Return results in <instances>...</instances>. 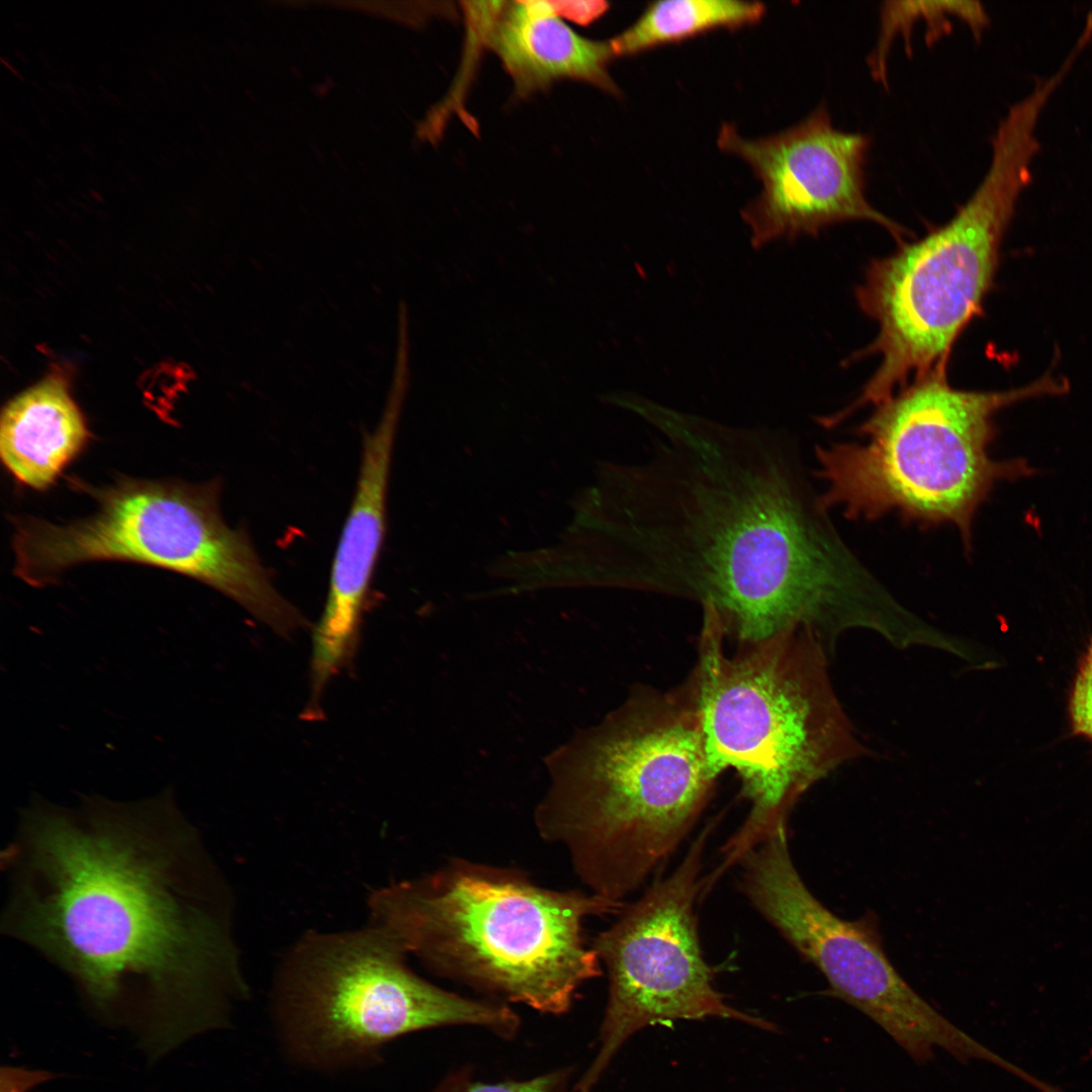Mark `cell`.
Instances as JSON below:
<instances>
[{"instance_id":"obj_10","label":"cell","mask_w":1092,"mask_h":1092,"mask_svg":"<svg viewBox=\"0 0 1092 1092\" xmlns=\"http://www.w3.org/2000/svg\"><path fill=\"white\" fill-rule=\"evenodd\" d=\"M713 826L702 830L672 874L623 905L616 921L595 938L592 947L608 975V999L598 1051L574 1092H593L624 1042L646 1026L721 1017L778 1030L726 1004L701 949L695 906L705 889L703 854Z\"/></svg>"},{"instance_id":"obj_16","label":"cell","mask_w":1092,"mask_h":1092,"mask_svg":"<svg viewBox=\"0 0 1092 1092\" xmlns=\"http://www.w3.org/2000/svg\"><path fill=\"white\" fill-rule=\"evenodd\" d=\"M764 4L739 0H667L650 2L640 16L610 39L616 57H629L680 42L717 29L757 24Z\"/></svg>"},{"instance_id":"obj_14","label":"cell","mask_w":1092,"mask_h":1092,"mask_svg":"<svg viewBox=\"0 0 1092 1092\" xmlns=\"http://www.w3.org/2000/svg\"><path fill=\"white\" fill-rule=\"evenodd\" d=\"M490 41L521 94L561 79L620 94L608 70L616 57L610 40L577 34L561 20L553 2L517 1L504 7Z\"/></svg>"},{"instance_id":"obj_2","label":"cell","mask_w":1092,"mask_h":1092,"mask_svg":"<svg viewBox=\"0 0 1092 1092\" xmlns=\"http://www.w3.org/2000/svg\"><path fill=\"white\" fill-rule=\"evenodd\" d=\"M638 461L606 466L593 494L595 582L686 599L738 643L809 629L832 653L851 629L889 626L894 597L835 532L794 448L647 400Z\"/></svg>"},{"instance_id":"obj_18","label":"cell","mask_w":1092,"mask_h":1092,"mask_svg":"<svg viewBox=\"0 0 1092 1092\" xmlns=\"http://www.w3.org/2000/svg\"><path fill=\"white\" fill-rule=\"evenodd\" d=\"M1072 731L1092 741V638L1083 653L1070 692Z\"/></svg>"},{"instance_id":"obj_8","label":"cell","mask_w":1092,"mask_h":1092,"mask_svg":"<svg viewBox=\"0 0 1092 1092\" xmlns=\"http://www.w3.org/2000/svg\"><path fill=\"white\" fill-rule=\"evenodd\" d=\"M379 926L320 933L292 947L273 986L276 1029L287 1056L321 1072L379 1063L385 1044L447 1026L481 1027L500 1038L521 1020L507 1003L469 998L423 979Z\"/></svg>"},{"instance_id":"obj_19","label":"cell","mask_w":1092,"mask_h":1092,"mask_svg":"<svg viewBox=\"0 0 1092 1092\" xmlns=\"http://www.w3.org/2000/svg\"><path fill=\"white\" fill-rule=\"evenodd\" d=\"M43 1070L6 1066L1 1068V1092H29L35 1086L54 1078Z\"/></svg>"},{"instance_id":"obj_1","label":"cell","mask_w":1092,"mask_h":1092,"mask_svg":"<svg viewBox=\"0 0 1092 1092\" xmlns=\"http://www.w3.org/2000/svg\"><path fill=\"white\" fill-rule=\"evenodd\" d=\"M1 931L156 1062L224 1028L248 995L230 892L172 789L135 801L34 795L1 853Z\"/></svg>"},{"instance_id":"obj_15","label":"cell","mask_w":1092,"mask_h":1092,"mask_svg":"<svg viewBox=\"0 0 1092 1092\" xmlns=\"http://www.w3.org/2000/svg\"><path fill=\"white\" fill-rule=\"evenodd\" d=\"M89 438L82 413L58 378L22 391L2 411V463L19 484L36 490L54 485Z\"/></svg>"},{"instance_id":"obj_4","label":"cell","mask_w":1092,"mask_h":1092,"mask_svg":"<svg viewBox=\"0 0 1092 1092\" xmlns=\"http://www.w3.org/2000/svg\"><path fill=\"white\" fill-rule=\"evenodd\" d=\"M623 905L462 858L369 899L371 924L436 975L549 1015L568 1012L579 989L602 975L584 921Z\"/></svg>"},{"instance_id":"obj_12","label":"cell","mask_w":1092,"mask_h":1092,"mask_svg":"<svg viewBox=\"0 0 1092 1092\" xmlns=\"http://www.w3.org/2000/svg\"><path fill=\"white\" fill-rule=\"evenodd\" d=\"M717 145L749 165L761 183L759 195L741 211L755 248L853 220L884 228L899 244L910 236L867 197L870 139L836 127L824 105L764 138H743L733 124L723 123Z\"/></svg>"},{"instance_id":"obj_7","label":"cell","mask_w":1092,"mask_h":1092,"mask_svg":"<svg viewBox=\"0 0 1092 1092\" xmlns=\"http://www.w3.org/2000/svg\"><path fill=\"white\" fill-rule=\"evenodd\" d=\"M1040 149L1028 125L998 124L988 169L954 215L868 266L856 300L879 333L852 358L876 355L881 361L858 397L835 414L838 422L885 401L910 379L947 369L956 341L980 314L993 285L1003 238Z\"/></svg>"},{"instance_id":"obj_6","label":"cell","mask_w":1092,"mask_h":1092,"mask_svg":"<svg viewBox=\"0 0 1092 1092\" xmlns=\"http://www.w3.org/2000/svg\"><path fill=\"white\" fill-rule=\"evenodd\" d=\"M1068 388L1066 379L1045 373L1007 390L958 389L947 369H935L875 406L857 428L862 443L815 447L814 474L826 485L818 503L841 509L848 520L896 513L921 527L949 524L971 552L973 521L995 485L1036 473L1025 459L990 457L995 415Z\"/></svg>"},{"instance_id":"obj_11","label":"cell","mask_w":1092,"mask_h":1092,"mask_svg":"<svg viewBox=\"0 0 1092 1092\" xmlns=\"http://www.w3.org/2000/svg\"><path fill=\"white\" fill-rule=\"evenodd\" d=\"M740 887L752 906L813 964L833 997L877 1023L924 1064L939 1049L957 1061L987 1062L991 1050L923 999L888 958L868 917L845 920L807 888L791 857L787 824L774 828L738 860Z\"/></svg>"},{"instance_id":"obj_9","label":"cell","mask_w":1092,"mask_h":1092,"mask_svg":"<svg viewBox=\"0 0 1092 1092\" xmlns=\"http://www.w3.org/2000/svg\"><path fill=\"white\" fill-rule=\"evenodd\" d=\"M97 505L70 523L14 520V572L42 586L91 561H129L196 579L239 604L276 634L291 637L306 619L275 587L248 534L229 526L219 484L117 479L87 486Z\"/></svg>"},{"instance_id":"obj_17","label":"cell","mask_w":1092,"mask_h":1092,"mask_svg":"<svg viewBox=\"0 0 1092 1092\" xmlns=\"http://www.w3.org/2000/svg\"><path fill=\"white\" fill-rule=\"evenodd\" d=\"M574 1068L562 1067L524 1079L486 1082L477 1079L471 1069H459L431 1092H574Z\"/></svg>"},{"instance_id":"obj_5","label":"cell","mask_w":1092,"mask_h":1092,"mask_svg":"<svg viewBox=\"0 0 1092 1092\" xmlns=\"http://www.w3.org/2000/svg\"><path fill=\"white\" fill-rule=\"evenodd\" d=\"M718 617L703 611L687 690L708 754L738 774L751 807L723 847L722 871L759 843L813 785L868 754L833 688L828 651L809 629L725 648Z\"/></svg>"},{"instance_id":"obj_3","label":"cell","mask_w":1092,"mask_h":1092,"mask_svg":"<svg viewBox=\"0 0 1092 1092\" xmlns=\"http://www.w3.org/2000/svg\"><path fill=\"white\" fill-rule=\"evenodd\" d=\"M540 837L587 891L623 903L692 830L721 774L681 685L642 689L547 759Z\"/></svg>"},{"instance_id":"obj_20","label":"cell","mask_w":1092,"mask_h":1092,"mask_svg":"<svg viewBox=\"0 0 1092 1092\" xmlns=\"http://www.w3.org/2000/svg\"><path fill=\"white\" fill-rule=\"evenodd\" d=\"M553 4L560 16L570 17L582 24L599 18L609 8V4L605 1L553 2Z\"/></svg>"},{"instance_id":"obj_13","label":"cell","mask_w":1092,"mask_h":1092,"mask_svg":"<svg viewBox=\"0 0 1092 1092\" xmlns=\"http://www.w3.org/2000/svg\"><path fill=\"white\" fill-rule=\"evenodd\" d=\"M402 400L386 398L377 425L363 437L355 492L332 563L323 613L312 631L308 702L323 704L332 679L353 666L370 585L385 531L392 447Z\"/></svg>"}]
</instances>
